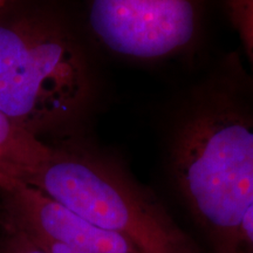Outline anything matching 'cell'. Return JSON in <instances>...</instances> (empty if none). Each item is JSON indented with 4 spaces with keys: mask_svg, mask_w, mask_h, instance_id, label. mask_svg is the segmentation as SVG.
<instances>
[{
    "mask_svg": "<svg viewBox=\"0 0 253 253\" xmlns=\"http://www.w3.org/2000/svg\"><path fill=\"white\" fill-rule=\"evenodd\" d=\"M226 7L242 40L253 79V0H226Z\"/></svg>",
    "mask_w": 253,
    "mask_h": 253,
    "instance_id": "cell-7",
    "label": "cell"
},
{
    "mask_svg": "<svg viewBox=\"0 0 253 253\" xmlns=\"http://www.w3.org/2000/svg\"><path fill=\"white\" fill-rule=\"evenodd\" d=\"M6 1H8V0H0V7H1V6L4 5Z\"/></svg>",
    "mask_w": 253,
    "mask_h": 253,
    "instance_id": "cell-9",
    "label": "cell"
},
{
    "mask_svg": "<svg viewBox=\"0 0 253 253\" xmlns=\"http://www.w3.org/2000/svg\"><path fill=\"white\" fill-rule=\"evenodd\" d=\"M27 185L144 253H198L162 205L103 155L53 147Z\"/></svg>",
    "mask_w": 253,
    "mask_h": 253,
    "instance_id": "cell-3",
    "label": "cell"
},
{
    "mask_svg": "<svg viewBox=\"0 0 253 253\" xmlns=\"http://www.w3.org/2000/svg\"><path fill=\"white\" fill-rule=\"evenodd\" d=\"M9 233V239L7 242V246H6L5 253H46L45 251L38 248L34 244L23 237L21 235H18L15 232Z\"/></svg>",
    "mask_w": 253,
    "mask_h": 253,
    "instance_id": "cell-8",
    "label": "cell"
},
{
    "mask_svg": "<svg viewBox=\"0 0 253 253\" xmlns=\"http://www.w3.org/2000/svg\"><path fill=\"white\" fill-rule=\"evenodd\" d=\"M50 153V145L0 112V190L27 184Z\"/></svg>",
    "mask_w": 253,
    "mask_h": 253,
    "instance_id": "cell-6",
    "label": "cell"
},
{
    "mask_svg": "<svg viewBox=\"0 0 253 253\" xmlns=\"http://www.w3.org/2000/svg\"><path fill=\"white\" fill-rule=\"evenodd\" d=\"M4 194L7 230L38 233L86 253H144L130 240L79 217L33 186L23 184Z\"/></svg>",
    "mask_w": 253,
    "mask_h": 253,
    "instance_id": "cell-5",
    "label": "cell"
},
{
    "mask_svg": "<svg viewBox=\"0 0 253 253\" xmlns=\"http://www.w3.org/2000/svg\"><path fill=\"white\" fill-rule=\"evenodd\" d=\"M94 95L86 52L66 25L46 15L0 23V112L40 137L72 128Z\"/></svg>",
    "mask_w": 253,
    "mask_h": 253,
    "instance_id": "cell-2",
    "label": "cell"
},
{
    "mask_svg": "<svg viewBox=\"0 0 253 253\" xmlns=\"http://www.w3.org/2000/svg\"><path fill=\"white\" fill-rule=\"evenodd\" d=\"M207 0H88L90 32L126 62L157 63L188 54L204 27Z\"/></svg>",
    "mask_w": 253,
    "mask_h": 253,
    "instance_id": "cell-4",
    "label": "cell"
},
{
    "mask_svg": "<svg viewBox=\"0 0 253 253\" xmlns=\"http://www.w3.org/2000/svg\"><path fill=\"white\" fill-rule=\"evenodd\" d=\"M170 166L216 253H230L253 204V79L237 62L185 104L172 129Z\"/></svg>",
    "mask_w": 253,
    "mask_h": 253,
    "instance_id": "cell-1",
    "label": "cell"
}]
</instances>
